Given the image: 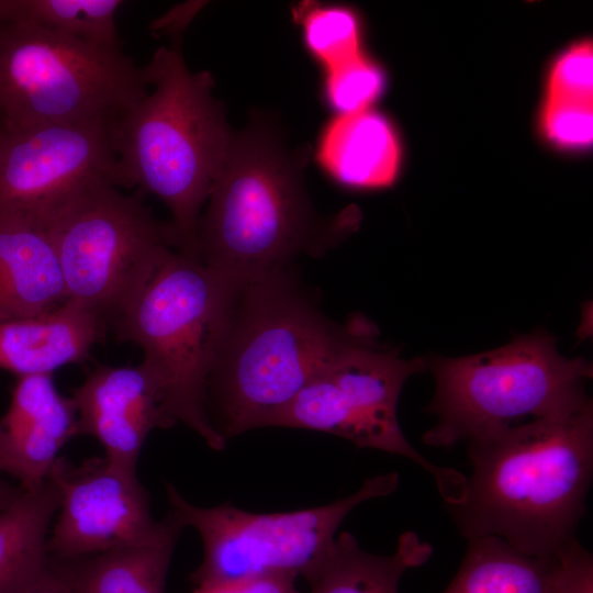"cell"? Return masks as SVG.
Masks as SVG:
<instances>
[{"label": "cell", "mask_w": 593, "mask_h": 593, "mask_svg": "<svg viewBox=\"0 0 593 593\" xmlns=\"http://www.w3.org/2000/svg\"><path fill=\"white\" fill-rule=\"evenodd\" d=\"M471 474L448 507L466 537L558 557L577 540L593 471L592 404L468 444Z\"/></svg>", "instance_id": "1"}, {"label": "cell", "mask_w": 593, "mask_h": 593, "mask_svg": "<svg viewBox=\"0 0 593 593\" xmlns=\"http://www.w3.org/2000/svg\"><path fill=\"white\" fill-rule=\"evenodd\" d=\"M378 333L365 316L332 322L290 270L236 291L208 384L227 440L273 427L316 372L338 351Z\"/></svg>", "instance_id": "2"}, {"label": "cell", "mask_w": 593, "mask_h": 593, "mask_svg": "<svg viewBox=\"0 0 593 593\" xmlns=\"http://www.w3.org/2000/svg\"><path fill=\"white\" fill-rule=\"evenodd\" d=\"M305 161L261 123L232 134L200 217L197 258L240 287L340 242L357 216L350 210L327 219L315 212L302 181Z\"/></svg>", "instance_id": "3"}, {"label": "cell", "mask_w": 593, "mask_h": 593, "mask_svg": "<svg viewBox=\"0 0 593 593\" xmlns=\"http://www.w3.org/2000/svg\"><path fill=\"white\" fill-rule=\"evenodd\" d=\"M171 40L142 66L148 91L116 120L113 138L124 188L160 199L172 248L198 259L201 211L233 133L212 94V74L192 72L182 37Z\"/></svg>", "instance_id": "4"}, {"label": "cell", "mask_w": 593, "mask_h": 593, "mask_svg": "<svg viewBox=\"0 0 593 593\" xmlns=\"http://www.w3.org/2000/svg\"><path fill=\"white\" fill-rule=\"evenodd\" d=\"M238 286L200 260L171 251L112 329L143 351L160 409L214 450L226 439L208 413V384Z\"/></svg>", "instance_id": "5"}, {"label": "cell", "mask_w": 593, "mask_h": 593, "mask_svg": "<svg viewBox=\"0 0 593 593\" xmlns=\"http://www.w3.org/2000/svg\"><path fill=\"white\" fill-rule=\"evenodd\" d=\"M426 362L436 381L427 410L437 417L422 438L428 446L450 449L592 404L584 389L591 363L560 355L545 331L485 353Z\"/></svg>", "instance_id": "6"}, {"label": "cell", "mask_w": 593, "mask_h": 593, "mask_svg": "<svg viewBox=\"0 0 593 593\" xmlns=\"http://www.w3.org/2000/svg\"><path fill=\"white\" fill-rule=\"evenodd\" d=\"M147 91L143 67L121 48L19 16L0 24V127L114 124Z\"/></svg>", "instance_id": "7"}, {"label": "cell", "mask_w": 593, "mask_h": 593, "mask_svg": "<svg viewBox=\"0 0 593 593\" xmlns=\"http://www.w3.org/2000/svg\"><path fill=\"white\" fill-rule=\"evenodd\" d=\"M34 222L54 246L67 298L110 328L172 251L167 223L144 195L109 180L81 187Z\"/></svg>", "instance_id": "8"}, {"label": "cell", "mask_w": 593, "mask_h": 593, "mask_svg": "<svg viewBox=\"0 0 593 593\" xmlns=\"http://www.w3.org/2000/svg\"><path fill=\"white\" fill-rule=\"evenodd\" d=\"M398 485V473L389 472L368 478L356 492L327 505L253 513L231 504L197 506L165 483L170 513L183 527H193L203 544L202 562L190 575L195 585L269 574L303 577L310 585L323 570L346 516Z\"/></svg>", "instance_id": "9"}, {"label": "cell", "mask_w": 593, "mask_h": 593, "mask_svg": "<svg viewBox=\"0 0 593 593\" xmlns=\"http://www.w3.org/2000/svg\"><path fill=\"white\" fill-rule=\"evenodd\" d=\"M378 333L349 344L332 357L278 416L273 427L310 429L345 438L359 448L405 457L427 473L447 506L459 504L466 475L439 467L406 439L398 419L405 381L427 369L426 359H403L382 347Z\"/></svg>", "instance_id": "10"}, {"label": "cell", "mask_w": 593, "mask_h": 593, "mask_svg": "<svg viewBox=\"0 0 593 593\" xmlns=\"http://www.w3.org/2000/svg\"><path fill=\"white\" fill-rule=\"evenodd\" d=\"M59 491L57 521L47 538L51 558L75 560L103 552L178 539L183 528L169 512L150 514L147 490L136 471L105 456L75 466L58 457L48 477Z\"/></svg>", "instance_id": "11"}, {"label": "cell", "mask_w": 593, "mask_h": 593, "mask_svg": "<svg viewBox=\"0 0 593 593\" xmlns=\"http://www.w3.org/2000/svg\"><path fill=\"white\" fill-rule=\"evenodd\" d=\"M113 125L0 127V213L38 221L90 182L124 188Z\"/></svg>", "instance_id": "12"}, {"label": "cell", "mask_w": 593, "mask_h": 593, "mask_svg": "<svg viewBox=\"0 0 593 593\" xmlns=\"http://www.w3.org/2000/svg\"><path fill=\"white\" fill-rule=\"evenodd\" d=\"M78 436L96 438L112 462L137 472L143 445L155 428H169L158 385L144 363L97 365L72 391Z\"/></svg>", "instance_id": "13"}, {"label": "cell", "mask_w": 593, "mask_h": 593, "mask_svg": "<svg viewBox=\"0 0 593 593\" xmlns=\"http://www.w3.org/2000/svg\"><path fill=\"white\" fill-rule=\"evenodd\" d=\"M108 329L100 316L71 299L43 315L0 321V370L19 378L85 363Z\"/></svg>", "instance_id": "14"}, {"label": "cell", "mask_w": 593, "mask_h": 593, "mask_svg": "<svg viewBox=\"0 0 593 593\" xmlns=\"http://www.w3.org/2000/svg\"><path fill=\"white\" fill-rule=\"evenodd\" d=\"M67 300L45 230L32 220L0 213V321L43 315Z\"/></svg>", "instance_id": "15"}, {"label": "cell", "mask_w": 593, "mask_h": 593, "mask_svg": "<svg viewBox=\"0 0 593 593\" xmlns=\"http://www.w3.org/2000/svg\"><path fill=\"white\" fill-rule=\"evenodd\" d=\"M316 157L345 187L382 189L398 176L401 145L392 123L369 108L333 119L322 133Z\"/></svg>", "instance_id": "16"}, {"label": "cell", "mask_w": 593, "mask_h": 593, "mask_svg": "<svg viewBox=\"0 0 593 593\" xmlns=\"http://www.w3.org/2000/svg\"><path fill=\"white\" fill-rule=\"evenodd\" d=\"M463 561L444 593H558L563 552L540 557L496 536L470 537Z\"/></svg>", "instance_id": "17"}, {"label": "cell", "mask_w": 593, "mask_h": 593, "mask_svg": "<svg viewBox=\"0 0 593 593\" xmlns=\"http://www.w3.org/2000/svg\"><path fill=\"white\" fill-rule=\"evenodd\" d=\"M59 491L47 478L24 490L0 511V593H23L49 568V523L59 507Z\"/></svg>", "instance_id": "18"}, {"label": "cell", "mask_w": 593, "mask_h": 593, "mask_svg": "<svg viewBox=\"0 0 593 593\" xmlns=\"http://www.w3.org/2000/svg\"><path fill=\"white\" fill-rule=\"evenodd\" d=\"M432 555V546L414 532L403 533L396 550L387 556L366 551L353 534L342 532L309 593H398L404 572Z\"/></svg>", "instance_id": "19"}, {"label": "cell", "mask_w": 593, "mask_h": 593, "mask_svg": "<svg viewBox=\"0 0 593 593\" xmlns=\"http://www.w3.org/2000/svg\"><path fill=\"white\" fill-rule=\"evenodd\" d=\"M177 540L57 561L70 593H165Z\"/></svg>", "instance_id": "20"}, {"label": "cell", "mask_w": 593, "mask_h": 593, "mask_svg": "<svg viewBox=\"0 0 593 593\" xmlns=\"http://www.w3.org/2000/svg\"><path fill=\"white\" fill-rule=\"evenodd\" d=\"M78 436V415L70 398L59 392L15 437L3 445L2 472L15 477L24 490L41 486L63 446Z\"/></svg>", "instance_id": "21"}, {"label": "cell", "mask_w": 593, "mask_h": 593, "mask_svg": "<svg viewBox=\"0 0 593 593\" xmlns=\"http://www.w3.org/2000/svg\"><path fill=\"white\" fill-rule=\"evenodd\" d=\"M122 0H9L8 15L107 47L121 48L115 15Z\"/></svg>", "instance_id": "22"}, {"label": "cell", "mask_w": 593, "mask_h": 593, "mask_svg": "<svg viewBox=\"0 0 593 593\" xmlns=\"http://www.w3.org/2000/svg\"><path fill=\"white\" fill-rule=\"evenodd\" d=\"M293 18L302 26L306 48L326 71L362 55L359 20L349 8L306 2L293 9Z\"/></svg>", "instance_id": "23"}, {"label": "cell", "mask_w": 593, "mask_h": 593, "mask_svg": "<svg viewBox=\"0 0 593 593\" xmlns=\"http://www.w3.org/2000/svg\"><path fill=\"white\" fill-rule=\"evenodd\" d=\"M326 74V98L339 114L369 109L385 85L382 69L363 54Z\"/></svg>", "instance_id": "24"}, {"label": "cell", "mask_w": 593, "mask_h": 593, "mask_svg": "<svg viewBox=\"0 0 593 593\" xmlns=\"http://www.w3.org/2000/svg\"><path fill=\"white\" fill-rule=\"evenodd\" d=\"M546 99L593 103V47L583 41L563 52L552 65Z\"/></svg>", "instance_id": "25"}, {"label": "cell", "mask_w": 593, "mask_h": 593, "mask_svg": "<svg viewBox=\"0 0 593 593\" xmlns=\"http://www.w3.org/2000/svg\"><path fill=\"white\" fill-rule=\"evenodd\" d=\"M593 103L546 99L540 127L548 141L566 149H583L593 139Z\"/></svg>", "instance_id": "26"}, {"label": "cell", "mask_w": 593, "mask_h": 593, "mask_svg": "<svg viewBox=\"0 0 593 593\" xmlns=\"http://www.w3.org/2000/svg\"><path fill=\"white\" fill-rule=\"evenodd\" d=\"M295 577L269 574L195 585L192 593H301Z\"/></svg>", "instance_id": "27"}, {"label": "cell", "mask_w": 593, "mask_h": 593, "mask_svg": "<svg viewBox=\"0 0 593 593\" xmlns=\"http://www.w3.org/2000/svg\"><path fill=\"white\" fill-rule=\"evenodd\" d=\"M563 570L558 593H593V559L578 540L563 552Z\"/></svg>", "instance_id": "28"}, {"label": "cell", "mask_w": 593, "mask_h": 593, "mask_svg": "<svg viewBox=\"0 0 593 593\" xmlns=\"http://www.w3.org/2000/svg\"><path fill=\"white\" fill-rule=\"evenodd\" d=\"M203 3L205 2L191 1L174 8L164 16L152 22L150 32L153 34L161 32L168 34L170 37L183 36L184 31Z\"/></svg>", "instance_id": "29"}, {"label": "cell", "mask_w": 593, "mask_h": 593, "mask_svg": "<svg viewBox=\"0 0 593 593\" xmlns=\"http://www.w3.org/2000/svg\"><path fill=\"white\" fill-rule=\"evenodd\" d=\"M23 593H70L59 562L51 558V566L46 572Z\"/></svg>", "instance_id": "30"}, {"label": "cell", "mask_w": 593, "mask_h": 593, "mask_svg": "<svg viewBox=\"0 0 593 593\" xmlns=\"http://www.w3.org/2000/svg\"><path fill=\"white\" fill-rule=\"evenodd\" d=\"M23 491L22 486H14L0 479V511L9 506Z\"/></svg>", "instance_id": "31"}, {"label": "cell", "mask_w": 593, "mask_h": 593, "mask_svg": "<svg viewBox=\"0 0 593 593\" xmlns=\"http://www.w3.org/2000/svg\"><path fill=\"white\" fill-rule=\"evenodd\" d=\"M8 15V0H0V24Z\"/></svg>", "instance_id": "32"}, {"label": "cell", "mask_w": 593, "mask_h": 593, "mask_svg": "<svg viewBox=\"0 0 593 593\" xmlns=\"http://www.w3.org/2000/svg\"><path fill=\"white\" fill-rule=\"evenodd\" d=\"M2 462H3V457H2V436H1V433H0V472H2Z\"/></svg>", "instance_id": "33"}]
</instances>
